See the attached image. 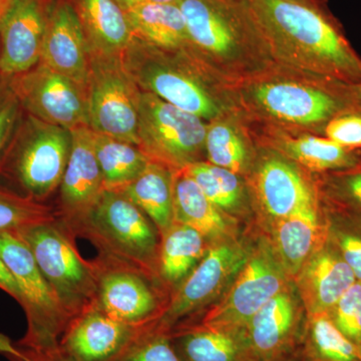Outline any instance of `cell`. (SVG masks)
<instances>
[{
    "mask_svg": "<svg viewBox=\"0 0 361 361\" xmlns=\"http://www.w3.org/2000/svg\"><path fill=\"white\" fill-rule=\"evenodd\" d=\"M232 90L253 134L323 135L330 121L358 106L355 85L277 63Z\"/></svg>",
    "mask_w": 361,
    "mask_h": 361,
    "instance_id": "6da1fadb",
    "label": "cell"
},
{
    "mask_svg": "<svg viewBox=\"0 0 361 361\" xmlns=\"http://www.w3.org/2000/svg\"><path fill=\"white\" fill-rule=\"evenodd\" d=\"M249 2L277 63L344 84H360L361 56L329 6L292 0Z\"/></svg>",
    "mask_w": 361,
    "mask_h": 361,
    "instance_id": "7a4b0ae2",
    "label": "cell"
},
{
    "mask_svg": "<svg viewBox=\"0 0 361 361\" xmlns=\"http://www.w3.org/2000/svg\"><path fill=\"white\" fill-rule=\"evenodd\" d=\"M191 49L226 84L276 63L249 0H180Z\"/></svg>",
    "mask_w": 361,
    "mask_h": 361,
    "instance_id": "3957f363",
    "label": "cell"
},
{
    "mask_svg": "<svg viewBox=\"0 0 361 361\" xmlns=\"http://www.w3.org/2000/svg\"><path fill=\"white\" fill-rule=\"evenodd\" d=\"M123 59L142 92L207 123L236 110L231 85L221 80L191 47L166 51L134 35Z\"/></svg>",
    "mask_w": 361,
    "mask_h": 361,
    "instance_id": "277c9868",
    "label": "cell"
},
{
    "mask_svg": "<svg viewBox=\"0 0 361 361\" xmlns=\"http://www.w3.org/2000/svg\"><path fill=\"white\" fill-rule=\"evenodd\" d=\"M75 235L89 239L99 255L160 280V234L148 216L120 190H104Z\"/></svg>",
    "mask_w": 361,
    "mask_h": 361,
    "instance_id": "5b68a950",
    "label": "cell"
},
{
    "mask_svg": "<svg viewBox=\"0 0 361 361\" xmlns=\"http://www.w3.org/2000/svg\"><path fill=\"white\" fill-rule=\"evenodd\" d=\"M14 235L32 252L71 320L96 304V263L80 256L75 235L59 218L28 226Z\"/></svg>",
    "mask_w": 361,
    "mask_h": 361,
    "instance_id": "8992f818",
    "label": "cell"
},
{
    "mask_svg": "<svg viewBox=\"0 0 361 361\" xmlns=\"http://www.w3.org/2000/svg\"><path fill=\"white\" fill-rule=\"evenodd\" d=\"M291 281L267 236L253 226L245 263L225 293L193 322L244 330L254 315Z\"/></svg>",
    "mask_w": 361,
    "mask_h": 361,
    "instance_id": "52a82bcc",
    "label": "cell"
},
{
    "mask_svg": "<svg viewBox=\"0 0 361 361\" xmlns=\"http://www.w3.org/2000/svg\"><path fill=\"white\" fill-rule=\"evenodd\" d=\"M252 227L235 238L211 244L193 271L171 291L156 325L170 332L193 322L220 298L245 263L250 250Z\"/></svg>",
    "mask_w": 361,
    "mask_h": 361,
    "instance_id": "ba28073f",
    "label": "cell"
},
{
    "mask_svg": "<svg viewBox=\"0 0 361 361\" xmlns=\"http://www.w3.org/2000/svg\"><path fill=\"white\" fill-rule=\"evenodd\" d=\"M0 258L16 280L18 303L27 319L25 336L18 343L40 353L58 351L71 318L40 272L32 252L16 235L0 232Z\"/></svg>",
    "mask_w": 361,
    "mask_h": 361,
    "instance_id": "9c48e42d",
    "label": "cell"
},
{
    "mask_svg": "<svg viewBox=\"0 0 361 361\" xmlns=\"http://www.w3.org/2000/svg\"><path fill=\"white\" fill-rule=\"evenodd\" d=\"M207 123L199 116L142 90L137 146L149 160L174 172L207 161Z\"/></svg>",
    "mask_w": 361,
    "mask_h": 361,
    "instance_id": "30bf717a",
    "label": "cell"
},
{
    "mask_svg": "<svg viewBox=\"0 0 361 361\" xmlns=\"http://www.w3.org/2000/svg\"><path fill=\"white\" fill-rule=\"evenodd\" d=\"M254 227L265 233L280 220L319 202L313 176L274 149L259 146L246 177Z\"/></svg>",
    "mask_w": 361,
    "mask_h": 361,
    "instance_id": "8fae6325",
    "label": "cell"
},
{
    "mask_svg": "<svg viewBox=\"0 0 361 361\" xmlns=\"http://www.w3.org/2000/svg\"><path fill=\"white\" fill-rule=\"evenodd\" d=\"M141 92L123 56L90 54L87 96L90 130L137 146Z\"/></svg>",
    "mask_w": 361,
    "mask_h": 361,
    "instance_id": "7c38bea8",
    "label": "cell"
},
{
    "mask_svg": "<svg viewBox=\"0 0 361 361\" xmlns=\"http://www.w3.org/2000/svg\"><path fill=\"white\" fill-rule=\"evenodd\" d=\"M71 148L70 130L30 116L6 164L25 196L44 203L61 186Z\"/></svg>",
    "mask_w": 361,
    "mask_h": 361,
    "instance_id": "4fadbf2b",
    "label": "cell"
},
{
    "mask_svg": "<svg viewBox=\"0 0 361 361\" xmlns=\"http://www.w3.org/2000/svg\"><path fill=\"white\" fill-rule=\"evenodd\" d=\"M96 304L118 322L144 326L156 322L170 291L160 280L120 261L99 255Z\"/></svg>",
    "mask_w": 361,
    "mask_h": 361,
    "instance_id": "5bb4252c",
    "label": "cell"
},
{
    "mask_svg": "<svg viewBox=\"0 0 361 361\" xmlns=\"http://www.w3.org/2000/svg\"><path fill=\"white\" fill-rule=\"evenodd\" d=\"M11 87L33 118L70 130L89 127L87 87L44 63L13 77Z\"/></svg>",
    "mask_w": 361,
    "mask_h": 361,
    "instance_id": "9a60e30c",
    "label": "cell"
},
{
    "mask_svg": "<svg viewBox=\"0 0 361 361\" xmlns=\"http://www.w3.org/2000/svg\"><path fill=\"white\" fill-rule=\"evenodd\" d=\"M307 318L291 281L254 315L244 329L249 361H291L302 339Z\"/></svg>",
    "mask_w": 361,
    "mask_h": 361,
    "instance_id": "2e32d148",
    "label": "cell"
},
{
    "mask_svg": "<svg viewBox=\"0 0 361 361\" xmlns=\"http://www.w3.org/2000/svg\"><path fill=\"white\" fill-rule=\"evenodd\" d=\"M71 133L70 158L59 186L56 215L75 236L106 188L94 151V132L80 127Z\"/></svg>",
    "mask_w": 361,
    "mask_h": 361,
    "instance_id": "e0dca14e",
    "label": "cell"
},
{
    "mask_svg": "<svg viewBox=\"0 0 361 361\" xmlns=\"http://www.w3.org/2000/svg\"><path fill=\"white\" fill-rule=\"evenodd\" d=\"M145 326L118 322L94 304L71 320L59 353L63 361H114Z\"/></svg>",
    "mask_w": 361,
    "mask_h": 361,
    "instance_id": "ac0fdd59",
    "label": "cell"
},
{
    "mask_svg": "<svg viewBox=\"0 0 361 361\" xmlns=\"http://www.w3.org/2000/svg\"><path fill=\"white\" fill-rule=\"evenodd\" d=\"M51 0H13L0 20V71L16 77L39 65Z\"/></svg>",
    "mask_w": 361,
    "mask_h": 361,
    "instance_id": "d6986e66",
    "label": "cell"
},
{
    "mask_svg": "<svg viewBox=\"0 0 361 361\" xmlns=\"http://www.w3.org/2000/svg\"><path fill=\"white\" fill-rule=\"evenodd\" d=\"M40 63L87 87L90 51L82 23L68 0H51Z\"/></svg>",
    "mask_w": 361,
    "mask_h": 361,
    "instance_id": "ffe728a7",
    "label": "cell"
},
{
    "mask_svg": "<svg viewBox=\"0 0 361 361\" xmlns=\"http://www.w3.org/2000/svg\"><path fill=\"white\" fill-rule=\"evenodd\" d=\"M356 281L353 269L327 235L292 280L307 315L327 314Z\"/></svg>",
    "mask_w": 361,
    "mask_h": 361,
    "instance_id": "44dd1931",
    "label": "cell"
},
{
    "mask_svg": "<svg viewBox=\"0 0 361 361\" xmlns=\"http://www.w3.org/2000/svg\"><path fill=\"white\" fill-rule=\"evenodd\" d=\"M253 135L259 146L274 149L310 175L348 170L361 161V151L344 148L324 135L284 133Z\"/></svg>",
    "mask_w": 361,
    "mask_h": 361,
    "instance_id": "7402d4cb",
    "label": "cell"
},
{
    "mask_svg": "<svg viewBox=\"0 0 361 361\" xmlns=\"http://www.w3.org/2000/svg\"><path fill=\"white\" fill-rule=\"evenodd\" d=\"M174 219L201 233L210 244L238 237L247 229L209 200L184 169L174 175Z\"/></svg>",
    "mask_w": 361,
    "mask_h": 361,
    "instance_id": "603a6c76",
    "label": "cell"
},
{
    "mask_svg": "<svg viewBox=\"0 0 361 361\" xmlns=\"http://www.w3.org/2000/svg\"><path fill=\"white\" fill-rule=\"evenodd\" d=\"M263 234L269 240L287 275L293 280L306 259L326 237L319 202L280 220Z\"/></svg>",
    "mask_w": 361,
    "mask_h": 361,
    "instance_id": "cb8c5ba5",
    "label": "cell"
},
{
    "mask_svg": "<svg viewBox=\"0 0 361 361\" xmlns=\"http://www.w3.org/2000/svg\"><path fill=\"white\" fill-rule=\"evenodd\" d=\"M259 145L237 110L207 123L208 163L247 177L253 167Z\"/></svg>",
    "mask_w": 361,
    "mask_h": 361,
    "instance_id": "d4e9b609",
    "label": "cell"
},
{
    "mask_svg": "<svg viewBox=\"0 0 361 361\" xmlns=\"http://www.w3.org/2000/svg\"><path fill=\"white\" fill-rule=\"evenodd\" d=\"M90 54L123 56L134 39L127 14L116 0H73Z\"/></svg>",
    "mask_w": 361,
    "mask_h": 361,
    "instance_id": "484cf974",
    "label": "cell"
},
{
    "mask_svg": "<svg viewBox=\"0 0 361 361\" xmlns=\"http://www.w3.org/2000/svg\"><path fill=\"white\" fill-rule=\"evenodd\" d=\"M169 334L182 361H249L244 330L193 322Z\"/></svg>",
    "mask_w": 361,
    "mask_h": 361,
    "instance_id": "4316f807",
    "label": "cell"
},
{
    "mask_svg": "<svg viewBox=\"0 0 361 361\" xmlns=\"http://www.w3.org/2000/svg\"><path fill=\"white\" fill-rule=\"evenodd\" d=\"M184 170L220 210L245 228L254 226L253 207L245 177L208 161L193 164Z\"/></svg>",
    "mask_w": 361,
    "mask_h": 361,
    "instance_id": "83f0119b",
    "label": "cell"
},
{
    "mask_svg": "<svg viewBox=\"0 0 361 361\" xmlns=\"http://www.w3.org/2000/svg\"><path fill=\"white\" fill-rule=\"evenodd\" d=\"M175 172L157 161H149L141 174L121 192L139 207L155 225L160 237L174 225Z\"/></svg>",
    "mask_w": 361,
    "mask_h": 361,
    "instance_id": "f1b7e54d",
    "label": "cell"
},
{
    "mask_svg": "<svg viewBox=\"0 0 361 361\" xmlns=\"http://www.w3.org/2000/svg\"><path fill=\"white\" fill-rule=\"evenodd\" d=\"M210 246L201 233L179 223L161 237L158 274L170 293L199 264Z\"/></svg>",
    "mask_w": 361,
    "mask_h": 361,
    "instance_id": "f546056e",
    "label": "cell"
},
{
    "mask_svg": "<svg viewBox=\"0 0 361 361\" xmlns=\"http://www.w3.org/2000/svg\"><path fill=\"white\" fill-rule=\"evenodd\" d=\"M135 37L166 51L191 47L178 4H151L125 11Z\"/></svg>",
    "mask_w": 361,
    "mask_h": 361,
    "instance_id": "4dcf8cb0",
    "label": "cell"
},
{
    "mask_svg": "<svg viewBox=\"0 0 361 361\" xmlns=\"http://www.w3.org/2000/svg\"><path fill=\"white\" fill-rule=\"evenodd\" d=\"M291 361H361V348L342 334L326 313L308 315Z\"/></svg>",
    "mask_w": 361,
    "mask_h": 361,
    "instance_id": "1f68e13d",
    "label": "cell"
},
{
    "mask_svg": "<svg viewBox=\"0 0 361 361\" xmlns=\"http://www.w3.org/2000/svg\"><path fill=\"white\" fill-rule=\"evenodd\" d=\"M94 142L106 190L125 187L141 174L151 161L132 142L94 132Z\"/></svg>",
    "mask_w": 361,
    "mask_h": 361,
    "instance_id": "d6a6232c",
    "label": "cell"
},
{
    "mask_svg": "<svg viewBox=\"0 0 361 361\" xmlns=\"http://www.w3.org/2000/svg\"><path fill=\"white\" fill-rule=\"evenodd\" d=\"M319 198L326 235L361 281V214Z\"/></svg>",
    "mask_w": 361,
    "mask_h": 361,
    "instance_id": "836d02e7",
    "label": "cell"
},
{
    "mask_svg": "<svg viewBox=\"0 0 361 361\" xmlns=\"http://www.w3.org/2000/svg\"><path fill=\"white\" fill-rule=\"evenodd\" d=\"M56 218V211L51 207L0 188V232L16 234L28 226Z\"/></svg>",
    "mask_w": 361,
    "mask_h": 361,
    "instance_id": "e575fe53",
    "label": "cell"
},
{
    "mask_svg": "<svg viewBox=\"0 0 361 361\" xmlns=\"http://www.w3.org/2000/svg\"><path fill=\"white\" fill-rule=\"evenodd\" d=\"M312 176L322 198L361 214V161L348 170Z\"/></svg>",
    "mask_w": 361,
    "mask_h": 361,
    "instance_id": "d590c367",
    "label": "cell"
},
{
    "mask_svg": "<svg viewBox=\"0 0 361 361\" xmlns=\"http://www.w3.org/2000/svg\"><path fill=\"white\" fill-rule=\"evenodd\" d=\"M114 361H182L167 330L149 323Z\"/></svg>",
    "mask_w": 361,
    "mask_h": 361,
    "instance_id": "8d00e7d4",
    "label": "cell"
},
{
    "mask_svg": "<svg viewBox=\"0 0 361 361\" xmlns=\"http://www.w3.org/2000/svg\"><path fill=\"white\" fill-rule=\"evenodd\" d=\"M327 315L342 334L361 348V281H356Z\"/></svg>",
    "mask_w": 361,
    "mask_h": 361,
    "instance_id": "74e56055",
    "label": "cell"
},
{
    "mask_svg": "<svg viewBox=\"0 0 361 361\" xmlns=\"http://www.w3.org/2000/svg\"><path fill=\"white\" fill-rule=\"evenodd\" d=\"M323 135L344 148L361 151L360 106H355L336 116L327 123Z\"/></svg>",
    "mask_w": 361,
    "mask_h": 361,
    "instance_id": "f35d334b",
    "label": "cell"
},
{
    "mask_svg": "<svg viewBox=\"0 0 361 361\" xmlns=\"http://www.w3.org/2000/svg\"><path fill=\"white\" fill-rule=\"evenodd\" d=\"M21 104L9 87L0 94V171L11 155V144L20 120Z\"/></svg>",
    "mask_w": 361,
    "mask_h": 361,
    "instance_id": "ab89813d",
    "label": "cell"
},
{
    "mask_svg": "<svg viewBox=\"0 0 361 361\" xmlns=\"http://www.w3.org/2000/svg\"><path fill=\"white\" fill-rule=\"evenodd\" d=\"M0 355L11 361H63L59 350L54 353H40L25 348L2 334H0Z\"/></svg>",
    "mask_w": 361,
    "mask_h": 361,
    "instance_id": "60d3db41",
    "label": "cell"
},
{
    "mask_svg": "<svg viewBox=\"0 0 361 361\" xmlns=\"http://www.w3.org/2000/svg\"><path fill=\"white\" fill-rule=\"evenodd\" d=\"M0 289L20 302V292H18V285H16L11 271L7 269L1 258H0Z\"/></svg>",
    "mask_w": 361,
    "mask_h": 361,
    "instance_id": "b9f144b4",
    "label": "cell"
},
{
    "mask_svg": "<svg viewBox=\"0 0 361 361\" xmlns=\"http://www.w3.org/2000/svg\"><path fill=\"white\" fill-rule=\"evenodd\" d=\"M123 11L151 4H179L180 0H116Z\"/></svg>",
    "mask_w": 361,
    "mask_h": 361,
    "instance_id": "7bdbcfd3",
    "label": "cell"
},
{
    "mask_svg": "<svg viewBox=\"0 0 361 361\" xmlns=\"http://www.w3.org/2000/svg\"><path fill=\"white\" fill-rule=\"evenodd\" d=\"M292 1L300 2V4L313 6H329V0H292Z\"/></svg>",
    "mask_w": 361,
    "mask_h": 361,
    "instance_id": "ee69618b",
    "label": "cell"
},
{
    "mask_svg": "<svg viewBox=\"0 0 361 361\" xmlns=\"http://www.w3.org/2000/svg\"><path fill=\"white\" fill-rule=\"evenodd\" d=\"M13 1V0H0V20Z\"/></svg>",
    "mask_w": 361,
    "mask_h": 361,
    "instance_id": "f6af8a7d",
    "label": "cell"
},
{
    "mask_svg": "<svg viewBox=\"0 0 361 361\" xmlns=\"http://www.w3.org/2000/svg\"><path fill=\"white\" fill-rule=\"evenodd\" d=\"M355 92L356 101H357L358 106L361 108V82L360 84L355 85Z\"/></svg>",
    "mask_w": 361,
    "mask_h": 361,
    "instance_id": "bcb514c9",
    "label": "cell"
}]
</instances>
